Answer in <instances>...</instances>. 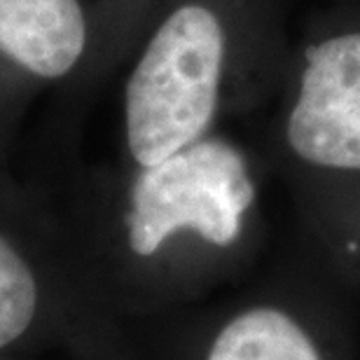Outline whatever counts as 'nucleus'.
<instances>
[{"instance_id":"f257e3e1","label":"nucleus","mask_w":360,"mask_h":360,"mask_svg":"<svg viewBox=\"0 0 360 360\" xmlns=\"http://www.w3.org/2000/svg\"><path fill=\"white\" fill-rule=\"evenodd\" d=\"M255 183L234 143L211 136L155 167L134 169L115 222L122 257L155 267L187 241L227 250L241 239Z\"/></svg>"},{"instance_id":"f03ea898","label":"nucleus","mask_w":360,"mask_h":360,"mask_svg":"<svg viewBox=\"0 0 360 360\" xmlns=\"http://www.w3.org/2000/svg\"><path fill=\"white\" fill-rule=\"evenodd\" d=\"M227 66V28L206 0H178L157 21L124 84V148L155 167L211 134Z\"/></svg>"},{"instance_id":"7ed1b4c3","label":"nucleus","mask_w":360,"mask_h":360,"mask_svg":"<svg viewBox=\"0 0 360 360\" xmlns=\"http://www.w3.org/2000/svg\"><path fill=\"white\" fill-rule=\"evenodd\" d=\"M98 300L70 222L0 164V358L84 328Z\"/></svg>"},{"instance_id":"20e7f679","label":"nucleus","mask_w":360,"mask_h":360,"mask_svg":"<svg viewBox=\"0 0 360 360\" xmlns=\"http://www.w3.org/2000/svg\"><path fill=\"white\" fill-rule=\"evenodd\" d=\"M94 49L82 0H0V164L45 91L68 94Z\"/></svg>"},{"instance_id":"39448f33","label":"nucleus","mask_w":360,"mask_h":360,"mask_svg":"<svg viewBox=\"0 0 360 360\" xmlns=\"http://www.w3.org/2000/svg\"><path fill=\"white\" fill-rule=\"evenodd\" d=\"M285 139L311 167L360 174V31L309 47Z\"/></svg>"},{"instance_id":"423d86ee","label":"nucleus","mask_w":360,"mask_h":360,"mask_svg":"<svg viewBox=\"0 0 360 360\" xmlns=\"http://www.w3.org/2000/svg\"><path fill=\"white\" fill-rule=\"evenodd\" d=\"M187 360H342L321 321L290 302L248 300L206 316Z\"/></svg>"},{"instance_id":"0eeeda50","label":"nucleus","mask_w":360,"mask_h":360,"mask_svg":"<svg viewBox=\"0 0 360 360\" xmlns=\"http://www.w3.org/2000/svg\"><path fill=\"white\" fill-rule=\"evenodd\" d=\"M0 360H21V358H0Z\"/></svg>"}]
</instances>
